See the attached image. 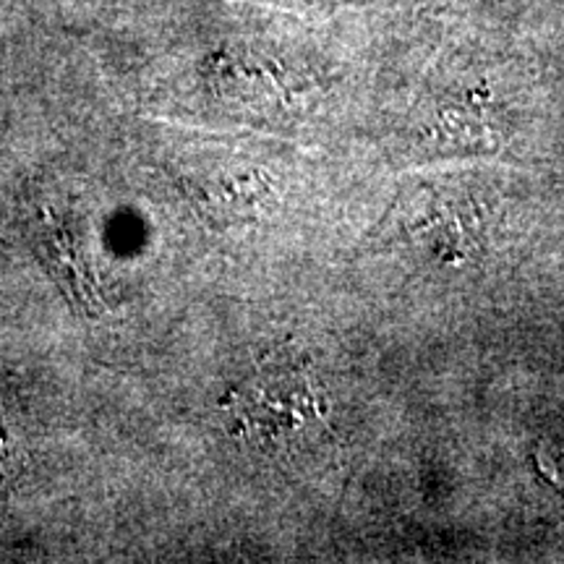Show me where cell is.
Wrapping results in <instances>:
<instances>
[{
  "label": "cell",
  "instance_id": "cell-1",
  "mask_svg": "<svg viewBox=\"0 0 564 564\" xmlns=\"http://www.w3.org/2000/svg\"><path fill=\"white\" fill-rule=\"evenodd\" d=\"M232 436L270 455L299 453L327 426V400L306 373H259L232 392L228 408Z\"/></svg>",
  "mask_w": 564,
  "mask_h": 564
}]
</instances>
